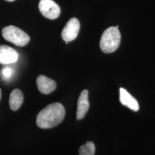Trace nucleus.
I'll return each instance as SVG.
<instances>
[{
	"mask_svg": "<svg viewBox=\"0 0 155 155\" xmlns=\"http://www.w3.org/2000/svg\"><path fill=\"white\" fill-rule=\"evenodd\" d=\"M120 101L123 105L126 106L134 111L139 110V104L135 98L124 88L120 89Z\"/></svg>",
	"mask_w": 155,
	"mask_h": 155,
	"instance_id": "nucleus-9",
	"label": "nucleus"
},
{
	"mask_svg": "<svg viewBox=\"0 0 155 155\" xmlns=\"http://www.w3.org/2000/svg\"><path fill=\"white\" fill-rule=\"evenodd\" d=\"M24 95L22 91L19 89L13 90L11 93L9 98V106L12 110L17 111L22 105Z\"/></svg>",
	"mask_w": 155,
	"mask_h": 155,
	"instance_id": "nucleus-10",
	"label": "nucleus"
},
{
	"mask_svg": "<svg viewBox=\"0 0 155 155\" xmlns=\"http://www.w3.org/2000/svg\"><path fill=\"white\" fill-rule=\"evenodd\" d=\"M95 152V147L91 141H88L87 143L80 147L79 149V155H94Z\"/></svg>",
	"mask_w": 155,
	"mask_h": 155,
	"instance_id": "nucleus-11",
	"label": "nucleus"
},
{
	"mask_svg": "<svg viewBox=\"0 0 155 155\" xmlns=\"http://www.w3.org/2000/svg\"><path fill=\"white\" fill-rule=\"evenodd\" d=\"M39 9L43 16L51 20L57 18L61 13L60 7L53 0H40Z\"/></svg>",
	"mask_w": 155,
	"mask_h": 155,
	"instance_id": "nucleus-4",
	"label": "nucleus"
},
{
	"mask_svg": "<svg viewBox=\"0 0 155 155\" xmlns=\"http://www.w3.org/2000/svg\"><path fill=\"white\" fill-rule=\"evenodd\" d=\"M13 73H14V70L10 67H4L1 70L2 77L6 80L11 78L12 77Z\"/></svg>",
	"mask_w": 155,
	"mask_h": 155,
	"instance_id": "nucleus-12",
	"label": "nucleus"
},
{
	"mask_svg": "<svg viewBox=\"0 0 155 155\" xmlns=\"http://www.w3.org/2000/svg\"><path fill=\"white\" fill-rule=\"evenodd\" d=\"M121 36L120 31L116 27L106 29L102 34L100 40V48L106 54L114 52L121 43Z\"/></svg>",
	"mask_w": 155,
	"mask_h": 155,
	"instance_id": "nucleus-2",
	"label": "nucleus"
},
{
	"mask_svg": "<svg viewBox=\"0 0 155 155\" xmlns=\"http://www.w3.org/2000/svg\"><path fill=\"white\" fill-rule=\"evenodd\" d=\"M5 1H9V2H12V1H14L15 0H5Z\"/></svg>",
	"mask_w": 155,
	"mask_h": 155,
	"instance_id": "nucleus-14",
	"label": "nucleus"
},
{
	"mask_svg": "<svg viewBox=\"0 0 155 155\" xmlns=\"http://www.w3.org/2000/svg\"><path fill=\"white\" fill-rule=\"evenodd\" d=\"M88 97L89 91L87 90H84L79 95L77 111V118L78 120H82L89 110L90 103Z\"/></svg>",
	"mask_w": 155,
	"mask_h": 155,
	"instance_id": "nucleus-7",
	"label": "nucleus"
},
{
	"mask_svg": "<svg viewBox=\"0 0 155 155\" xmlns=\"http://www.w3.org/2000/svg\"><path fill=\"white\" fill-rule=\"evenodd\" d=\"M65 109L61 104L56 102L46 106L37 116L36 124L41 129H50L60 124L64 118Z\"/></svg>",
	"mask_w": 155,
	"mask_h": 155,
	"instance_id": "nucleus-1",
	"label": "nucleus"
},
{
	"mask_svg": "<svg viewBox=\"0 0 155 155\" xmlns=\"http://www.w3.org/2000/svg\"><path fill=\"white\" fill-rule=\"evenodd\" d=\"M1 97H2V94H1V89H0V100L1 98Z\"/></svg>",
	"mask_w": 155,
	"mask_h": 155,
	"instance_id": "nucleus-13",
	"label": "nucleus"
},
{
	"mask_svg": "<svg viewBox=\"0 0 155 155\" xmlns=\"http://www.w3.org/2000/svg\"><path fill=\"white\" fill-rule=\"evenodd\" d=\"M80 22L77 18H71L66 24L61 32V38L66 42L76 39L80 29Z\"/></svg>",
	"mask_w": 155,
	"mask_h": 155,
	"instance_id": "nucleus-5",
	"label": "nucleus"
},
{
	"mask_svg": "<svg viewBox=\"0 0 155 155\" xmlns=\"http://www.w3.org/2000/svg\"><path fill=\"white\" fill-rule=\"evenodd\" d=\"M2 34L6 40L19 47L26 45L30 40V38L27 33L13 25H9L3 28Z\"/></svg>",
	"mask_w": 155,
	"mask_h": 155,
	"instance_id": "nucleus-3",
	"label": "nucleus"
},
{
	"mask_svg": "<svg viewBox=\"0 0 155 155\" xmlns=\"http://www.w3.org/2000/svg\"><path fill=\"white\" fill-rule=\"evenodd\" d=\"M18 54L16 50L5 45H0V63L9 64L17 61Z\"/></svg>",
	"mask_w": 155,
	"mask_h": 155,
	"instance_id": "nucleus-6",
	"label": "nucleus"
},
{
	"mask_svg": "<svg viewBox=\"0 0 155 155\" xmlns=\"http://www.w3.org/2000/svg\"><path fill=\"white\" fill-rule=\"evenodd\" d=\"M36 83L39 91L43 94H50L56 88L55 82L45 75L39 76L37 78Z\"/></svg>",
	"mask_w": 155,
	"mask_h": 155,
	"instance_id": "nucleus-8",
	"label": "nucleus"
}]
</instances>
